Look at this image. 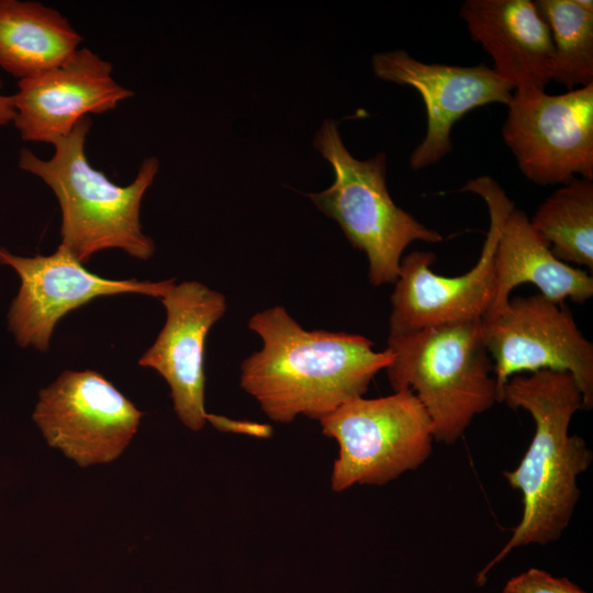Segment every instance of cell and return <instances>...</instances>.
<instances>
[{"label":"cell","instance_id":"cell-1","mask_svg":"<svg viewBox=\"0 0 593 593\" xmlns=\"http://www.w3.org/2000/svg\"><path fill=\"white\" fill-rule=\"evenodd\" d=\"M248 326L262 346L242 362L240 387L277 423L321 421L363 396L392 361L362 335L303 328L281 305L255 313Z\"/></svg>","mask_w":593,"mask_h":593},{"label":"cell","instance_id":"cell-2","mask_svg":"<svg viewBox=\"0 0 593 593\" xmlns=\"http://www.w3.org/2000/svg\"><path fill=\"white\" fill-rule=\"evenodd\" d=\"M501 402L530 414L535 430L519 465L503 474L522 493L523 514L500 552L479 572L483 585L489 571L512 550L558 540L580 497L578 477L593 460L585 440L571 435L573 415L585 410L575 379L566 371L540 370L516 374L505 383Z\"/></svg>","mask_w":593,"mask_h":593},{"label":"cell","instance_id":"cell-3","mask_svg":"<svg viewBox=\"0 0 593 593\" xmlns=\"http://www.w3.org/2000/svg\"><path fill=\"white\" fill-rule=\"evenodd\" d=\"M91 123L89 116L80 120L70 134L53 144L55 150L47 160L23 148L19 166L41 178L55 193L61 210L60 245L77 260L85 264L107 248H120L147 260L155 253V244L142 231L139 210L159 161L148 157L130 184L113 183L87 158L85 145Z\"/></svg>","mask_w":593,"mask_h":593},{"label":"cell","instance_id":"cell-4","mask_svg":"<svg viewBox=\"0 0 593 593\" xmlns=\"http://www.w3.org/2000/svg\"><path fill=\"white\" fill-rule=\"evenodd\" d=\"M481 322L389 334V383L393 391L409 389L416 395L437 441L456 443L475 416L499 402Z\"/></svg>","mask_w":593,"mask_h":593},{"label":"cell","instance_id":"cell-5","mask_svg":"<svg viewBox=\"0 0 593 593\" xmlns=\"http://www.w3.org/2000/svg\"><path fill=\"white\" fill-rule=\"evenodd\" d=\"M313 144L331 164L335 178L329 188L307 197L338 223L354 248L365 253L368 280L373 287L395 282L403 251L413 242H443L438 231L393 202L387 188L385 154L356 159L331 119L324 121Z\"/></svg>","mask_w":593,"mask_h":593},{"label":"cell","instance_id":"cell-6","mask_svg":"<svg viewBox=\"0 0 593 593\" xmlns=\"http://www.w3.org/2000/svg\"><path fill=\"white\" fill-rule=\"evenodd\" d=\"M325 436L336 440L331 486L382 485L417 469L433 450L430 418L409 389L354 399L320 421Z\"/></svg>","mask_w":593,"mask_h":593},{"label":"cell","instance_id":"cell-7","mask_svg":"<svg viewBox=\"0 0 593 593\" xmlns=\"http://www.w3.org/2000/svg\"><path fill=\"white\" fill-rule=\"evenodd\" d=\"M461 191L481 197L489 211V230L477 264L462 275L445 277L433 271L436 256L432 251L405 255L391 294L390 333L482 321L488 313L494 294L496 244L515 205L489 176L469 180Z\"/></svg>","mask_w":593,"mask_h":593},{"label":"cell","instance_id":"cell-8","mask_svg":"<svg viewBox=\"0 0 593 593\" xmlns=\"http://www.w3.org/2000/svg\"><path fill=\"white\" fill-rule=\"evenodd\" d=\"M502 127L522 174L539 186L593 180V85L548 94L516 90Z\"/></svg>","mask_w":593,"mask_h":593},{"label":"cell","instance_id":"cell-9","mask_svg":"<svg viewBox=\"0 0 593 593\" xmlns=\"http://www.w3.org/2000/svg\"><path fill=\"white\" fill-rule=\"evenodd\" d=\"M493 363L497 398L510 378L540 370L566 371L575 379L585 410L593 406V344L564 304L540 293L515 296L481 322Z\"/></svg>","mask_w":593,"mask_h":593},{"label":"cell","instance_id":"cell-10","mask_svg":"<svg viewBox=\"0 0 593 593\" xmlns=\"http://www.w3.org/2000/svg\"><path fill=\"white\" fill-rule=\"evenodd\" d=\"M143 412L102 374L64 371L38 393L33 419L51 447L80 467L116 459L137 432Z\"/></svg>","mask_w":593,"mask_h":593},{"label":"cell","instance_id":"cell-11","mask_svg":"<svg viewBox=\"0 0 593 593\" xmlns=\"http://www.w3.org/2000/svg\"><path fill=\"white\" fill-rule=\"evenodd\" d=\"M0 264L21 279L9 311V328L22 347L46 351L57 322L71 310L99 298L139 293L161 298L175 279L163 281L111 280L83 267L63 245L48 256L20 257L0 248Z\"/></svg>","mask_w":593,"mask_h":593},{"label":"cell","instance_id":"cell-12","mask_svg":"<svg viewBox=\"0 0 593 593\" xmlns=\"http://www.w3.org/2000/svg\"><path fill=\"white\" fill-rule=\"evenodd\" d=\"M372 69L380 79L413 87L425 103L427 130L410 156L413 170L435 165L450 154L452 126L465 114L490 103L507 105L514 92L486 65L427 64L403 49L376 54Z\"/></svg>","mask_w":593,"mask_h":593},{"label":"cell","instance_id":"cell-13","mask_svg":"<svg viewBox=\"0 0 593 593\" xmlns=\"http://www.w3.org/2000/svg\"><path fill=\"white\" fill-rule=\"evenodd\" d=\"M167 317L155 343L138 360L169 384L174 410L190 429L209 418L204 409V344L211 327L225 314V296L198 281L175 282L160 298Z\"/></svg>","mask_w":593,"mask_h":593},{"label":"cell","instance_id":"cell-14","mask_svg":"<svg viewBox=\"0 0 593 593\" xmlns=\"http://www.w3.org/2000/svg\"><path fill=\"white\" fill-rule=\"evenodd\" d=\"M13 94L14 124L22 139L54 144L88 114H102L132 97L112 77V65L78 48L59 66L21 79Z\"/></svg>","mask_w":593,"mask_h":593},{"label":"cell","instance_id":"cell-15","mask_svg":"<svg viewBox=\"0 0 593 593\" xmlns=\"http://www.w3.org/2000/svg\"><path fill=\"white\" fill-rule=\"evenodd\" d=\"M459 15L514 91L545 90L553 76V45L534 1L467 0Z\"/></svg>","mask_w":593,"mask_h":593},{"label":"cell","instance_id":"cell-16","mask_svg":"<svg viewBox=\"0 0 593 593\" xmlns=\"http://www.w3.org/2000/svg\"><path fill=\"white\" fill-rule=\"evenodd\" d=\"M532 283L555 303L567 299L583 304L593 295V278L585 270L557 259L533 228L527 215L514 208L506 217L494 253V294L483 318L502 311L511 292ZM482 318V320H483Z\"/></svg>","mask_w":593,"mask_h":593},{"label":"cell","instance_id":"cell-17","mask_svg":"<svg viewBox=\"0 0 593 593\" xmlns=\"http://www.w3.org/2000/svg\"><path fill=\"white\" fill-rule=\"evenodd\" d=\"M80 42L57 10L35 1L0 0V67L20 80L59 66Z\"/></svg>","mask_w":593,"mask_h":593},{"label":"cell","instance_id":"cell-18","mask_svg":"<svg viewBox=\"0 0 593 593\" xmlns=\"http://www.w3.org/2000/svg\"><path fill=\"white\" fill-rule=\"evenodd\" d=\"M529 221L557 259L593 270V180L562 184Z\"/></svg>","mask_w":593,"mask_h":593},{"label":"cell","instance_id":"cell-19","mask_svg":"<svg viewBox=\"0 0 593 593\" xmlns=\"http://www.w3.org/2000/svg\"><path fill=\"white\" fill-rule=\"evenodd\" d=\"M550 29L552 80L569 90L593 85V1H534Z\"/></svg>","mask_w":593,"mask_h":593},{"label":"cell","instance_id":"cell-20","mask_svg":"<svg viewBox=\"0 0 593 593\" xmlns=\"http://www.w3.org/2000/svg\"><path fill=\"white\" fill-rule=\"evenodd\" d=\"M502 593H586L567 578H556L550 573L530 568L511 578Z\"/></svg>","mask_w":593,"mask_h":593},{"label":"cell","instance_id":"cell-21","mask_svg":"<svg viewBox=\"0 0 593 593\" xmlns=\"http://www.w3.org/2000/svg\"><path fill=\"white\" fill-rule=\"evenodd\" d=\"M208 422L223 432L242 433L256 437H269L271 435V427L269 425L256 422L235 421L214 414H209Z\"/></svg>","mask_w":593,"mask_h":593},{"label":"cell","instance_id":"cell-22","mask_svg":"<svg viewBox=\"0 0 593 593\" xmlns=\"http://www.w3.org/2000/svg\"><path fill=\"white\" fill-rule=\"evenodd\" d=\"M2 81L0 79V91ZM15 119V109L12 96H5L0 92V127L7 125Z\"/></svg>","mask_w":593,"mask_h":593}]
</instances>
